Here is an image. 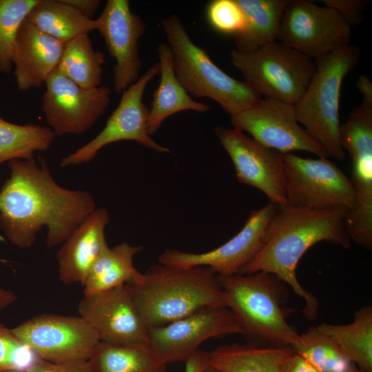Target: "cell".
<instances>
[{
  "label": "cell",
  "mask_w": 372,
  "mask_h": 372,
  "mask_svg": "<svg viewBox=\"0 0 372 372\" xmlns=\"http://www.w3.org/2000/svg\"><path fill=\"white\" fill-rule=\"evenodd\" d=\"M38 160L9 161L10 176L0 189V230L21 249L31 247L43 227L48 248L63 243L96 208L89 192L61 187L45 160Z\"/></svg>",
  "instance_id": "cell-1"
},
{
  "label": "cell",
  "mask_w": 372,
  "mask_h": 372,
  "mask_svg": "<svg viewBox=\"0 0 372 372\" xmlns=\"http://www.w3.org/2000/svg\"><path fill=\"white\" fill-rule=\"evenodd\" d=\"M348 210L342 208L311 209L289 205L278 206L262 247L238 273H272L289 285L304 300L302 313L308 320L317 318L318 299L299 282L296 269L304 253L326 241L344 249L351 246L345 225Z\"/></svg>",
  "instance_id": "cell-2"
},
{
  "label": "cell",
  "mask_w": 372,
  "mask_h": 372,
  "mask_svg": "<svg viewBox=\"0 0 372 372\" xmlns=\"http://www.w3.org/2000/svg\"><path fill=\"white\" fill-rule=\"evenodd\" d=\"M127 285L148 329L166 325L206 307H226L218 276L208 267L159 263Z\"/></svg>",
  "instance_id": "cell-3"
},
{
  "label": "cell",
  "mask_w": 372,
  "mask_h": 372,
  "mask_svg": "<svg viewBox=\"0 0 372 372\" xmlns=\"http://www.w3.org/2000/svg\"><path fill=\"white\" fill-rule=\"evenodd\" d=\"M225 306L234 314L251 343L291 347L299 334L287 322L286 284L276 276L259 271L251 274L218 276Z\"/></svg>",
  "instance_id": "cell-4"
},
{
  "label": "cell",
  "mask_w": 372,
  "mask_h": 372,
  "mask_svg": "<svg viewBox=\"0 0 372 372\" xmlns=\"http://www.w3.org/2000/svg\"><path fill=\"white\" fill-rule=\"evenodd\" d=\"M162 27L172 51L175 74L189 95L215 101L231 116L262 99L245 81L234 79L218 68L192 40L176 15L164 19Z\"/></svg>",
  "instance_id": "cell-5"
},
{
  "label": "cell",
  "mask_w": 372,
  "mask_h": 372,
  "mask_svg": "<svg viewBox=\"0 0 372 372\" xmlns=\"http://www.w3.org/2000/svg\"><path fill=\"white\" fill-rule=\"evenodd\" d=\"M360 51L351 43L315 59L316 71L294 104L297 120L329 156L345 157L340 138L339 104L344 79L358 64Z\"/></svg>",
  "instance_id": "cell-6"
},
{
  "label": "cell",
  "mask_w": 372,
  "mask_h": 372,
  "mask_svg": "<svg viewBox=\"0 0 372 372\" xmlns=\"http://www.w3.org/2000/svg\"><path fill=\"white\" fill-rule=\"evenodd\" d=\"M232 65L261 97L294 105L316 71L313 59L276 41L251 52H231Z\"/></svg>",
  "instance_id": "cell-7"
},
{
  "label": "cell",
  "mask_w": 372,
  "mask_h": 372,
  "mask_svg": "<svg viewBox=\"0 0 372 372\" xmlns=\"http://www.w3.org/2000/svg\"><path fill=\"white\" fill-rule=\"evenodd\" d=\"M287 205L304 209L352 210L355 190L345 174L327 158L283 154Z\"/></svg>",
  "instance_id": "cell-8"
},
{
  "label": "cell",
  "mask_w": 372,
  "mask_h": 372,
  "mask_svg": "<svg viewBox=\"0 0 372 372\" xmlns=\"http://www.w3.org/2000/svg\"><path fill=\"white\" fill-rule=\"evenodd\" d=\"M159 73L158 63L152 65L122 94L118 106L107 118L103 129L91 141L63 157L61 167L87 163L104 147L119 141H133L147 148L161 153L170 149L155 142L147 130L149 108L143 103L145 88Z\"/></svg>",
  "instance_id": "cell-9"
},
{
  "label": "cell",
  "mask_w": 372,
  "mask_h": 372,
  "mask_svg": "<svg viewBox=\"0 0 372 372\" xmlns=\"http://www.w3.org/2000/svg\"><path fill=\"white\" fill-rule=\"evenodd\" d=\"M278 39L315 60L350 44L351 26L331 8L312 1L289 0L281 18Z\"/></svg>",
  "instance_id": "cell-10"
},
{
  "label": "cell",
  "mask_w": 372,
  "mask_h": 372,
  "mask_svg": "<svg viewBox=\"0 0 372 372\" xmlns=\"http://www.w3.org/2000/svg\"><path fill=\"white\" fill-rule=\"evenodd\" d=\"M15 336L43 360H89L99 338L80 316L43 313L11 329Z\"/></svg>",
  "instance_id": "cell-11"
},
{
  "label": "cell",
  "mask_w": 372,
  "mask_h": 372,
  "mask_svg": "<svg viewBox=\"0 0 372 372\" xmlns=\"http://www.w3.org/2000/svg\"><path fill=\"white\" fill-rule=\"evenodd\" d=\"M244 335L233 312L227 307L196 311L166 325L148 329L147 344L163 363L186 362L209 338Z\"/></svg>",
  "instance_id": "cell-12"
},
{
  "label": "cell",
  "mask_w": 372,
  "mask_h": 372,
  "mask_svg": "<svg viewBox=\"0 0 372 372\" xmlns=\"http://www.w3.org/2000/svg\"><path fill=\"white\" fill-rule=\"evenodd\" d=\"M41 110L55 136L80 135L89 130L110 103L107 86L84 89L56 69L45 82Z\"/></svg>",
  "instance_id": "cell-13"
},
{
  "label": "cell",
  "mask_w": 372,
  "mask_h": 372,
  "mask_svg": "<svg viewBox=\"0 0 372 372\" xmlns=\"http://www.w3.org/2000/svg\"><path fill=\"white\" fill-rule=\"evenodd\" d=\"M234 128L248 133L262 145L282 154L304 151L328 158L325 149L297 120L294 105L262 99L254 106L231 116Z\"/></svg>",
  "instance_id": "cell-14"
},
{
  "label": "cell",
  "mask_w": 372,
  "mask_h": 372,
  "mask_svg": "<svg viewBox=\"0 0 372 372\" xmlns=\"http://www.w3.org/2000/svg\"><path fill=\"white\" fill-rule=\"evenodd\" d=\"M277 207L269 202L252 211L240 231L213 250L192 253L168 249L159 255L158 262L183 267H208L218 276L238 273L262 247L269 224Z\"/></svg>",
  "instance_id": "cell-15"
},
{
  "label": "cell",
  "mask_w": 372,
  "mask_h": 372,
  "mask_svg": "<svg viewBox=\"0 0 372 372\" xmlns=\"http://www.w3.org/2000/svg\"><path fill=\"white\" fill-rule=\"evenodd\" d=\"M214 133L229 156L240 183L260 190L277 206L287 205L283 154L234 127L218 126Z\"/></svg>",
  "instance_id": "cell-16"
},
{
  "label": "cell",
  "mask_w": 372,
  "mask_h": 372,
  "mask_svg": "<svg viewBox=\"0 0 372 372\" xmlns=\"http://www.w3.org/2000/svg\"><path fill=\"white\" fill-rule=\"evenodd\" d=\"M78 311L100 342L117 345L147 343L148 328L139 315L127 285L84 296Z\"/></svg>",
  "instance_id": "cell-17"
},
{
  "label": "cell",
  "mask_w": 372,
  "mask_h": 372,
  "mask_svg": "<svg viewBox=\"0 0 372 372\" xmlns=\"http://www.w3.org/2000/svg\"><path fill=\"white\" fill-rule=\"evenodd\" d=\"M96 21V30L116 61L114 88L120 94L139 78L142 65L139 41L146 25L139 15L132 12L127 0H108Z\"/></svg>",
  "instance_id": "cell-18"
},
{
  "label": "cell",
  "mask_w": 372,
  "mask_h": 372,
  "mask_svg": "<svg viewBox=\"0 0 372 372\" xmlns=\"http://www.w3.org/2000/svg\"><path fill=\"white\" fill-rule=\"evenodd\" d=\"M65 44L23 21L14 43L12 61L19 91L40 87L56 69Z\"/></svg>",
  "instance_id": "cell-19"
},
{
  "label": "cell",
  "mask_w": 372,
  "mask_h": 372,
  "mask_svg": "<svg viewBox=\"0 0 372 372\" xmlns=\"http://www.w3.org/2000/svg\"><path fill=\"white\" fill-rule=\"evenodd\" d=\"M109 221L107 209L96 208L63 242L56 256L62 283L83 284L90 268L108 246L105 229Z\"/></svg>",
  "instance_id": "cell-20"
},
{
  "label": "cell",
  "mask_w": 372,
  "mask_h": 372,
  "mask_svg": "<svg viewBox=\"0 0 372 372\" xmlns=\"http://www.w3.org/2000/svg\"><path fill=\"white\" fill-rule=\"evenodd\" d=\"M157 52L161 79L149 108L147 130L150 136L172 114L184 110L204 112L210 107L193 100L178 81L174 69L172 51L168 44H159Z\"/></svg>",
  "instance_id": "cell-21"
},
{
  "label": "cell",
  "mask_w": 372,
  "mask_h": 372,
  "mask_svg": "<svg viewBox=\"0 0 372 372\" xmlns=\"http://www.w3.org/2000/svg\"><path fill=\"white\" fill-rule=\"evenodd\" d=\"M353 162L351 183L355 204L348 211L345 225L349 238L368 250L372 249V147L348 152Z\"/></svg>",
  "instance_id": "cell-22"
},
{
  "label": "cell",
  "mask_w": 372,
  "mask_h": 372,
  "mask_svg": "<svg viewBox=\"0 0 372 372\" xmlns=\"http://www.w3.org/2000/svg\"><path fill=\"white\" fill-rule=\"evenodd\" d=\"M294 352L291 347L233 343L209 351V364L217 372H281Z\"/></svg>",
  "instance_id": "cell-23"
},
{
  "label": "cell",
  "mask_w": 372,
  "mask_h": 372,
  "mask_svg": "<svg viewBox=\"0 0 372 372\" xmlns=\"http://www.w3.org/2000/svg\"><path fill=\"white\" fill-rule=\"evenodd\" d=\"M143 249L141 245L122 242L107 246L90 268L82 285L84 296L109 290L135 282L141 273L134 266V257Z\"/></svg>",
  "instance_id": "cell-24"
},
{
  "label": "cell",
  "mask_w": 372,
  "mask_h": 372,
  "mask_svg": "<svg viewBox=\"0 0 372 372\" xmlns=\"http://www.w3.org/2000/svg\"><path fill=\"white\" fill-rule=\"evenodd\" d=\"M289 0H236L245 19L244 31L235 36L236 49L251 52L278 39L283 11Z\"/></svg>",
  "instance_id": "cell-25"
},
{
  "label": "cell",
  "mask_w": 372,
  "mask_h": 372,
  "mask_svg": "<svg viewBox=\"0 0 372 372\" xmlns=\"http://www.w3.org/2000/svg\"><path fill=\"white\" fill-rule=\"evenodd\" d=\"M24 21L64 44L96 30V19L85 17L63 0H39Z\"/></svg>",
  "instance_id": "cell-26"
},
{
  "label": "cell",
  "mask_w": 372,
  "mask_h": 372,
  "mask_svg": "<svg viewBox=\"0 0 372 372\" xmlns=\"http://www.w3.org/2000/svg\"><path fill=\"white\" fill-rule=\"evenodd\" d=\"M320 331L332 337L347 359L362 372H372V307L358 309L347 324L322 323Z\"/></svg>",
  "instance_id": "cell-27"
},
{
  "label": "cell",
  "mask_w": 372,
  "mask_h": 372,
  "mask_svg": "<svg viewBox=\"0 0 372 372\" xmlns=\"http://www.w3.org/2000/svg\"><path fill=\"white\" fill-rule=\"evenodd\" d=\"M94 372H167L147 343L131 345L100 342L89 359Z\"/></svg>",
  "instance_id": "cell-28"
},
{
  "label": "cell",
  "mask_w": 372,
  "mask_h": 372,
  "mask_svg": "<svg viewBox=\"0 0 372 372\" xmlns=\"http://www.w3.org/2000/svg\"><path fill=\"white\" fill-rule=\"evenodd\" d=\"M88 34L65 43L56 70L81 87L94 89L101 86L105 56L94 49Z\"/></svg>",
  "instance_id": "cell-29"
},
{
  "label": "cell",
  "mask_w": 372,
  "mask_h": 372,
  "mask_svg": "<svg viewBox=\"0 0 372 372\" xmlns=\"http://www.w3.org/2000/svg\"><path fill=\"white\" fill-rule=\"evenodd\" d=\"M54 138L48 127L32 123L19 125L0 117V165L34 158L35 152L48 150Z\"/></svg>",
  "instance_id": "cell-30"
},
{
  "label": "cell",
  "mask_w": 372,
  "mask_h": 372,
  "mask_svg": "<svg viewBox=\"0 0 372 372\" xmlns=\"http://www.w3.org/2000/svg\"><path fill=\"white\" fill-rule=\"evenodd\" d=\"M291 347L320 372H344L351 364L335 340L318 327L300 335Z\"/></svg>",
  "instance_id": "cell-31"
},
{
  "label": "cell",
  "mask_w": 372,
  "mask_h": 372,
  "mask_svg": "<svg viewBox=\"0 0 372 372\" xmlns=\"http://www.w3.org/2000/svg\"><path fill=\"white\" fill-rule=\"evenodd\" d=\"M39 0H0V71L12 69V52L18 31Z\"/></svg>",
  "instance_id": "cell-32"
},
{
  "label": "cell",
  "mask_w": 372,
  "mask_h": 372,
  "mask_svg": "<svg viewBox=\"0 0 372 372\" xmlns=\"http://www.w3.org/2000/svg\"><path fill=\"white\" fill-rule=\"evenodd\" d=\"M40 360L30 347L15 336L11 329L0 323V372H27Z\"/></svg>",
  "instance_id": "cell-33"
},
{
  "label": "cell",
  "mask_w": 372,
  "mask_h": 372,
  "mask_svg": "<svg viewBox=\"0 0 372 372\" xmlns=\"http://www.w3.org/2000/svg\"><path fill=\"white\" fill-rule=\"evenodd\" d=\"M206 17L216 31L234 36L242 33L245 28L244 14L236 0H213L206 8Z\"/></svg>",
  "instance_id": "cell-34"
},
{
  "label": "cell",
  "mask_w": 372,
  "mask_h": 372,
  "mask_svg": "<svg viewBox=\"0 0 372 372\" xmlns=\"http://www.w3.org/2000/svg\"><path fill=\"white\" fill-rule=\"evenodd\" d=\"M325 6L335 10L351 27L362 22L368 1L321 0Z\"/></svg>",
  "instance_id": "cell-35"
},
{
  "label": "cell",
  "mask_w": 372,
  "mask_h": 372,
  "mask_svg": "<svg viewBox=\"0 0 372 372\" xmlns=\"http://www.w3.org/2000/svg\"><path fill=\"white\" fill-rule=\"evenodd\" d=\"M27 372H94L88 360L50 362L40 360Z\"/></svg>",
  "instance_id": "cell-36"
},
{
  "label": "cell",
  "mask_w": 372,
  "mask_h": 372,
  "mask_svg": "<svg viewBox=\"0 0 372 372\" xmlns=\"http://www.w3.org/2000/svg\"><path fill=\"white\" fill-rule=\"evenodd\" d=\"M209 368V353L198 349L185 362L184 372H207Z\"/></svg>",
  "instance_id": "cell-37"
},
{
  "label": "cell",
  "mask_w": 372,
  "mask_h": 372,
  "mask_svg": "<svg viewBox=\"0 0 372 372\" xmlns=\"http://www.w3.org/2000/svg\"><path fill=\"white\" fill-rule=\"evenodd\" d=\"M281 372H320L296 352L282 364Z\"/></svg>",
  "instance_id": "cell-38"
},
{
  "label": "cell",
  "mask_w": 372,
  "mask_h": 372,
  "mask_svg": "<svg viewBox=\"0 0 372 372\" xmlns=\"http://www.w3.org/2000/svg\"><path fill=\"white\" fill-rule=\"evenodd\" d=\"M63 1L90 19H92L101 2L100 0H63Z\"/></svg>",
  "instance_id": "cell-39"
},
{
  "label": "cell",
  "mask_w": 372,
  "mask_h": 372,
  "mask_svg": "<svg viewBox=\"0 0 372 372\" xmlns=\"http://www.w3.org/2000/svg\"><path fill=\"white\" fill-rule=\"evenodd\" d=\"M356 87L362 95V101L372 103V83L365 75H361L357 81Z\"/></svg>",
  "instance_id": "cell-40"
},
{
  "label": "cell",
  "mask_w": 372,
  "mask_h": 372,
  "mask_svg": "<svg viewBox=\"0 0 372 372\" xmlns=\"http://www.w3.org/2000/svg\"><path fill=\"white\" fill-rule=\"evenodd\" d=\"M0 262H7V260L0 258ZM16 300L17 296L14 292L0 287V313Z\"/></svg>",
  "instance_id": "cell-41"
},
{
  "label": "cell",
  "mask_w": 372,
  "mask_h": 372,
  "mask_svg": "<svg viewBox=\"0 0 372 372\" xmlns=\"http://www.w3.org/2000/svg\"><path fill=\"white\" fill-rule=\"evenodd\" d=\"M344 372H362L354 364L351 363L350 366Z\"/></svg>",
  "instance_id": "cell-42"
},
{
  "label": "cell",
  "mask_w": 372,
  "mask_h": 372,
  "mask_svg": "<svg viewBox=\"0 0 372 372\" xmlns=\"http://www.w3.org/2000/svg\"><path fill=\"white\" fill-rule=\"evenodd\" d=\"M207 372H217V371L210 366V368Z\"/></svg>",
  "instance_id": "cell-43"
},
{
  "label": "cell",
  "mask_w": 372,
  "mask_h": 372,
  "mask_svg": "<svg viewBox=\"0 0 372 372\" xmlns=\"http://www.w3.org/2000/svg\"><path fill=\"white\" fill-rule=\"evenodd\" d=\"M1 372H16V371H1Z\"/></svg>",
  "instance_id": "cell-44"
},
{
  "label": "cell",
  "mask_w": 372,
  "mask_h": 372,
  "mask_svg": "<svg viewBox=\"0 0 372 372\" xmlns=\"http://www.w3.org/2000/svg\"><path fill=\"white\" fill-rule=\"evenodd\" d=\"M0 73H1V71H0Z\"/></svg>",
  "instance_id": "cell-45"
}]
</instances>
